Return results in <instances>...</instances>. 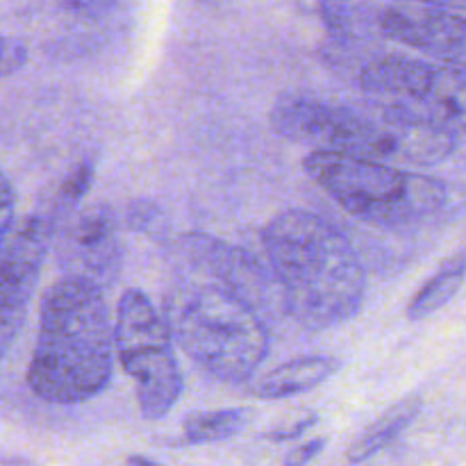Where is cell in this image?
Here are the masks:
<instances>
[{
	"mask_svg": "<svg viewBox=\"0 0 466 466\" xmlns=\"http://www.w3.org/2000/svg\"><path fill=\"white\" fill-rule=\"evenodd\" d=\"M287 314L305 330H330L360 312L367 271L358 250L330 221L287 209L262 235Z\"/></svg>",
	"mask_w": 466,
	"mask_h": 466,
	"instance_id": "obj_1",
	"label": "cell"
},
{
	"mask_svg": "<svg viewBox=\"0 0 466 466\" xmlns=\"http://www.w3.org/2000/svg\"><path fill=\"white\" fill-rule=\"evenodd\" d=\"M114 323L103 287L64 273L44 296L27 382L41 400L77 405L109 385Z\"/></svg>",
	"mask_w": 466,
	"mask_h": 466,
	"instance_id": "obj_2",
	"label": "cell"
},
{
	"mask_svg": "<svg viewBox=\"0 0 466 466\" xmlns=\"http://www.w3.org/2000/svg\"><path fill=\"white\" fill-rule=\"evenodd\" d=\"M167 323L177 346L223 382L248 380L271 349L262 309L226 280L189 264L168 291Z\"/></svg>",
	"mask_w": 466,
	"mask_h": 466,
	"instance_id": "obj_3",
	"label": "cell"
},
{
	"mask_svg": "<svg viewBox=\"0 0 466 466\" xmlns=\"http://www.w3.org/2000/svg\"><path fill=\"white\" fill-rule=\"evenodd\" d=\"M268 118L278 135L312 150L410 167H435L444 162L458 139L449 132L403 121L371 103L369 109H360L309 94L282 96Z\"/></svg>",
	"mask_w": 466,
	"mask_h": 466,
	"instance_id": "obj_4",
	"label": "cell"
},
{
	"mask_svg": "<svg viewBox=\"0 0 466 466\" xmlns=\"http://www.w3.org/2000/svg\"><path fill=\"white\" fill-rule=\"evenodd\" d=\"M303 167L339 208L376 228L417 226L440 214L451 198L446 182L380 159L312 150Z\"/></svg>",
	"mask_w": 466,
	"mask_h": 466,
	"instance_id": "obj_5",
	"label": "cell"
},
{
	"mask_svg": "<svg viewBox=\"0 0 466 466\" xmlns=\"http://www.w3.org/2000/svg\"><path fill=\"white\" fill-rule=\"evenodd\" d=\"M360 89L369 103L403 121L466 135V68L385 55L364 64Z\"/></svg>",
	"mask_w": 466,
	"mask_h": 466,
	"instance_id": "obj_6",
	"label": "cell"
},
{
	"mask_svg": "<svg viewBox=\"0 0 466 466\" xmlns=\"http://www.w3.org/2000/svg\"><path fill=\"white\" fill-rule=\"evenodd\" d=\"M114 346L135 385L139 412L148 421L167 417L182 396V376L171 328L144 291H123L114 321Z\"/></svg>",
	"mask_w": 466,
	"mask_h": 466,
	"instance_id": "obj_7",
	"label": "cell"
},
{
	"mask_svg": "<svg viewBox=\"0 0 466 466\" xmlns=\"http://www.w3.org/2000/svg\"><path fill=\"white\" fill-rule=\"evenodd\" d=\"M53 232L48 218L36 214L0 246V360L25 326Z\"/></svg>",
	"mask_w": 466,
	"mask_h": 466,
	"instance_id": "obj_8",
	"label": "cell"
},
{
	"mask_svg": "<svg viewBox=\"0 0 466 466\" xmlns=\"http://www.w3.org/2000/svg\"><path fill=\"white\" fill-rule=\"evenodd\" d=\"M382 39L410 46L449 66L466 68V16L449 9L405 5L378 7Z\"/></svg>",
	"mask_w": 466,
	"mask_h": 466,
	"instance_id": "obj_9",
	"label": "cell"
},
{
	"mask_svg": "<svg viewBox=\"0 0 466 466\" xmlns=\"http://www.w3.org/2000/svg\"><path fill=\"white\" fill-rule=\"evenodd\" d=\"M59 262L71 276H82L96 285H112L121 271V246L112 209L94 205L68 218L62 228Z\"/></svg>",
	"mask_w": 466,
	"mask_h": 466,
	"instance_id": "obj_10",
	"label": "cell"
},
{
	"mask_svg": "<svg viewBox=\"0 0 466 466\" xmlns=\"http://www.w3.org/2000/svg\"><path fill=\"white\" fill-rule=\"evenodd\" d=\"M177 250H180L185 264L221 278L228 285L248 296L262 312L267 309L268 280L255 258H250L248 253L237 246L223 244L209 235H200V232L182 237Z\"/></svg>",
	"mask_w": 466,
	"mask_h": 466,
	"instance_id": "obj_11",
	"label": "cell"
},
{
	"mask_svg": "<svg viewBox=\"0 0 466 466\" xmlns=\"http://www.w3.org/2000/svg\"><path fill=\"white\" fill-rule=\"evenodd\" d=\"M337 369H339V364L326 355L296 358L268 371L258 382L255 394L259 399H287V396L303 394V391H309L326 382Z\"/></svg>",
	"mask_w": 466,
	"mask_h": 466,
	"instance_id": "obj_12",
	"label": "cell"
},
{
	"mask_svg": "<svg viewBox=\"0 0 466 466\" xmlns=\"http://www.w3.org/2000/svg\"><path fill=\"white\" fill-rule=\"evenodd\" d=\"M319 14L339 46L382 39L378 30V7L362 0H319Z\"/></svg>",
	"mask_w": 466,
	"mask_h": 466,
	"instance_id": "obj_13",
	"label": "cell"
},
{
	"mask_svg": "<svg viewBox=\"0 0 466 466\" xmlns=\"http://www.w3.org/2000/svg\"><path fill=\"white\" fill-rule=\"evenodd\" d=\"M423 408V400L419 396H408V399L399 400L396 405H391L380 419L371 423L358 440L350 444L349 449V462L360 464L371 460L373 455H378L380 451H385L414 419L419 417Z\"/></svg>",
	"mask_w": 466,
	"mask_h": 466,
	"instance_id": "obj_14",
	"label": "cell"
},
{
	"mask_svg": "<svg viewBox=\"0 0 466 466\" xmlns=\"http://www.w3.org/2000/svg\"><path fill=\"white\" fill-rule=\"evenodd\" d=\"M466 280V244L462 248L455 250L451 258L444 259L435 276L412 296L408 303V319L410 321H421V319L431 317L437 309L444 308L460 289H462Z\"/></svg>",
	"mask_w": 466,
	"mask_h": 466,
	"instance_id": "obj_15",
	"label": "cell"
},
{
	"mask_svg": "<svg viewBox=\"0 0 466 466\" xmlns=\"http://www.w3.org/2000/svg\"><path fill=\"white\" fill-rule=\"evenodd\" d=\"M248 410L226 408L214 410V412L189 414L182 423V431H185V440L189 444H214V441H223L239 435L248 426Z\"/></svg>",
	"mask_w": 466,
	"mask_h": 466,
	"instance_id": "obj_16",
	"label": "cell"
},
{
	"mask_svg": "<svg viewBox=\"0 0 466 466\" xmlns=\"http://www.w3.org/2000/svg\"><path fill=\"white\" fill-rule=\"evenodd\" d=\"M27 62V48L16 36L0 35V77L21 71Z\"/></svg>",
	"mask_w": 466,
	"mask_h": 466,
	"instance_id": "obj_17",
	"label": "cell"
},
{
	"mask_svg": "<svg viewBox=\"0 0 466 466\" xmlns=\"http://www.w3.org/2000/svg\"><path fill=\"white\" fill-rule=\"evenodd\" d=\"M14 217H16V194L9 177L0 171V246L12 235Z\"/></svg>",
	"mask_w": 466,
	"mask_h": 466,
	"instance_id": "obj_18",
	"label": "cell"
},
{
	"mask_svg": "<svg viewBox=\"0 0 466 466\" xmlns=\"http://www.w3.org/2000/svg\"><path fill=\"white\" fill-rule=\"evenodd\" d=\"M319 423V417L317 414H309V417H303L300 421H296L294 426L289 428H280V431L271 432L268 435V440L271 441H289V440H296V437H300L303 432H308L309 428H314Z\"/></svg>",
	"mask_w": 466,
	"mask_h": 466,
	"instance_id": "obj_19",
	"label": "cell"
},
{
	"mask_svg": "<svg viewBox=\"0 0 466 466\" xmlns=\"http://www.w3.org/2000/svg\"><path fill=\"white\" fill-rule=\"evenodd\" d=\"M323 449H326V440H312V441H308V444H303V446H299V449L291 451V453L285 458V462L287 464H308V462H312V460L317 458Z\"/></svg>",
	"mask_w": 466,
	"mask_h": 466,
	"instance_id": "obj_20",
	"label": "cell"
},
{
	"mask_svg": "<svg viewBox=\"0 0 466 466\" xmlns=\"http://www.w3.org/2000/svg\"><path fill=\"white\" fill-rule=\"evenodd\" d=\"M396 3L426 5V7H440V9H458V12H466V0H396Z\"/></svg>",
	"mask_w": 466,
	"mask_h": 466,
	"instance_id": "obj_21",
	"label": "cell"
},
{
	"mask_svg": "<svg viewBox=\"0 0 466 466\" xmlns=\"http://www.w3.org/2000/svg\"><path fill=\"white\" fill-rule=\"evenodd\" d=\"M114 0H68L76 12H105Z\"/></svg>",
	"mask_w": 466,
	"mask_h": 466,
	"instance_id": "obj_22",
	"label": "cell"
},
{
	"mask_svg": "<svg viewBox=\"0 0 466 466\" xmlns=\"http://www.w3.org/2000/svg\"><path fill=\"white\" fill-rule=\"evenodd\" d=\"M127 462H130V464H155L153 460H148V458H141V455H137V458H130V460H127Z\"/></svg>",
	"mask_w": 466,
	"mask_h": 466,
	"instance_id": "obj_23",
	"label": "cell"
}]
</instances>
